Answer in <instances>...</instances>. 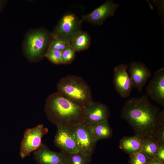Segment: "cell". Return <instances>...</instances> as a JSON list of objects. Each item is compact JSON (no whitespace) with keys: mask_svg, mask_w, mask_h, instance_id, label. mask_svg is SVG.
<instances>
[{"mask_svg":"<svg viewBox=\"0 0 164 164\" xmlns=\"http://www.w3.org/2000/svg\"><path fill=\"white\" fill-rule=\"evenodd\" d=\"M121 117L135 135L142 139H154L164 126V110L153 105L145 95L127 100L122 107Z\"/></svg>","mask_w":164,"mask_h":164,"instance_id":"1","label":"cell"},{"mask_svg":"<svg viewBox=\"0 0 164 164\" xmlns=\"http://www.w3.org/2000/svg\"><path fill=\"white\" fill-rule=\"evenodd\" d=\"M44 112L49 121L56 126L70 127L85 122L84 107L75 103L58 92L48 96Z\"/></svg>","mask_w":164,"mask_h":164,"instance_id":"2","label":"cell"},{"mask_svg":"<svg viewBox=\"0 0 164 164\" xmlns=\"http://www.w3.org/2000/svg\"><path fill=\"white\" fill-rule=\"evenodd\" d=\"M57 87L58 92L80 106L84 107L93 101L89 86L80 77L70 75L62 77Z\"/></svg>","mask_w":164,"mask_h":164,"instance_id":"3","label":"cell"},{"mask_svg":"<svg viewBox=\"0 0 164 164\" xmlns=\"http://www.w3.org/2000/svg\"><path fill=\"white\" fill-rule=\"evenodd\" d=\"M52 39L51 33L44 30L29 34L25 44V52L28 58L34 61L44 56Z\"/></svg>","mask_w":164,"mask_h":164,"instance_id":"4","label":"cell"},{"mask_svg":"<svg viewBox=\"0 0 164 164\" xmlns=\"http://www.w3.org/2000/svg\"><path fill=\"white\" fill-rule=\"evenodd\" d=\"M48 132V128L43 124L26 129L20 145L19 154L21 158L23 159L38 149L43 144V137Z\"/></svg>","mask_w":164,"mask_h":164,"instance_id":"5","label":"cell"},{"mask_svg":"<svg viewBox=\"0 0 164 164\" xmlns=\"http://www.w3.org/2000/svg\"><path fill=\"white\" fill-rule=\"evenodd\" d=\"M82 22L74 14L67 13L60 19L53 32L52 38H59L70 42L73 37L81 30Z\"/></svg>","mask_w":164,"mask_h":164,"instance_id":"6","label":"cell"},{"mask_svg":"<svg viewBox=\"0 0 164 164\" xmlns=\"http://www.w3.org/2000/svg\"><path fill=\"white\" fill-rule=\"evenodd\" d=\"M56 127L57 132L54 141L55 145L61 152L67 154L79 152L75 136L70 128L60 125Z\"/></svg>","mask_w":164,"mask_h":164,"instance_id":"7","label":"cell"},{"mask_svg":"<svg viewBox=\"0 0 164 164\" xmlns=\"http://www.w3.org/2000/svg\"><path fill=\"white\" fill-rule=\"evenodd\" d=\"M70 128L73 132L80 151L92 156L97 142L91 135L86 124H79Z\"/></svg>","mask_w":164,"mask_h":164,"instance_id":"8","label":"cell"},{"mask_svg":"<svg viewBox=\"0 0 164 164\" xmlns=\"http://www.w3.org/2000/svg\"><path fill=\"white\" fill-rule=\"evenodd\" d=\"M119 6L112 0L107 1L90 13L82 16V21L101 25L108 17L113 16Z\"/></svg>","mask_w":164,"mask_h":164,"instance_id":"9","label":"cell"},{"mask_svg":"<svg viewBox=\"0 0 164 164\" xmlns=\"http://www.w3.org/2000/svg\"><path fill=\"white\" fill-rule=\"evenodd\" d=\"M33 155L38 164H68L67 154L52 151L44 143L33 152Z\"/></svg>","mask_w":164,"mask_h":164,"instance_id":"10","label":"cell"},{"mask_svg":"<svg viewBox=\"0 0 164 164\" xmlns=\"http://www.w3.org/2000/svg\"><path fill=\"white\" fill-rule=\"evenodd\" d=\"M128 64H121L114 69L113 83L115 89L121 97H128L133 87L127 70Z\"/></svg>","mask_w":164,"mask_h":164,"instance_id":"11","label":"cell"},{"mask_svg":"<svg viewBox=\"0 0 164 164\" xmlns=\"http://www.w3.org/2000/svg\"><path fill=\"white\" fill-rule=\"evenodd\" d=\"M147 95L158 104L164 106V68L154 73L146 89Z\"/></svg>","mask_w":164,"mask_h":164,"instance_id":"12","label":"cell"},{"mask_svg":"<svg viewBox=\"0 0 164 164\" xmlns=\"http://www.w3.org/2000/svg\"><path fill=\"white\" fill-rule=\"evenodd\" d=\"M128 72L132 87L141 92L152 76L151 71L144 63L134 61L130 63Z\"/></svg>","mask_w":164,"mask_h":164,"instance_id":"13","label":"cell"},{"mask_svg":"<svg viewBox=\"0 0 164 164\" xmlns=\"http://www.w3.org/2000/svg\"><path fill=\"white\" fill-rule=\"evenodd\" d=\"M84 123L91 124L108 121L110 111L108 106L93 101L84 107Z\"/></svg>","mask_w":164,"mask_h":164,"instance_id":"14","label":"cell"},{"mask_svg":"<svg viewBox=\"0 0 164 164\" xmlns=\"http://www.w3.org/2000/svg\"><path fill=\"white\" fill-rule=\"evenodd\" d=\"M86 125L91 135L96 142L99 140L110 138L112 136V130L108 121Z\"/></svg>","mask_w":164,"mask_h":164,"instance_id":"15","label":"cell"},{"mask_svg":"<svg viewBox=\"0 0 164 164\" xmlns=\"http://www.w3.org/2000/svg\"><path fill=\"white\" fill-rule=\"evenodd\" d=\"M143 139L135 135L132 136H126L119 142V148L129 155L141 150Z\"/></svg>","mask_w":164,"mask_h":164,"instance_id":"16","label":"cell"},{"mask_svg":"<svg viewBox=\"0 0 164 164\" xmlns=\"http://www.w3.org/2000/svg\"><path fill=\"white\" fill-rule=\"evenodd\" d=\"M91 43V39L89 34L81 30L71 40L70 46L76 52H80L87 49Z\"/></svg>","mask_w":164,"mask_h":164,"instance_id":"17","label":"cell"},{"mask_svg":"<svg viewBox=\"0 0 164 164\" xmlns=\"http://www.w3.org/2000/svg\"><path fill=\"white\" fill-rule=\"evenodd\" d=\"M159 143L154 139H143L141 151L143 152L150 159L154 158Z\"/></svg>","mask_w":164,"mask_h":164,"instance_id":"18","label":"cell"},{"mask_svg":"<svg viewBox=\"0 0 164 164\" xmlns=\"http://www.w3.org/2000/svg\"><path fill=\"white\" fill-rule=\"evenodd\" d=\"M67 154L68 164H90L91 161V156L84 154L80 151Z\"/></svg>","mask_w":164,"mask_h":164,"instance_id":"19","label":"cell"},{"mask_svg":"<svg viewBox=\"0 0 164 164\" xmlns=\"http://www.w3.org/2000/svg\"><path fill=\"white\" fill-rule=\"evenodd\" d=\"M152 159L142 151L129 155L130 164H148Z\"/></svg>","mask_w":164,"mask_h":164,"instance_id":"20","label":"cell"},{"mask_svg":"<svg viewBox=\"0 0 164 164\" xmlns=\"http://www.w3.org/2000/svg\"><path fill=\"white\" fill-rule=\"evenodd\" d=\"M62 51L55 49H48L44 56L53 63L57 65L63 64Z\"/></svg>","mask_w":164,"mask_h":164,"instance_id":"21","label":"cell"},{"mask_svg":"<svg viewBox=\"0 0 164 164\" xmlns=\"http://www.w3.org/2000/svg\"><path fill=\"white\" fill-rule=\"evenodd\" d=\"M70 46L69 41L59 38H52L48 49L63 51Z\"/></svg>","mask_w":164,"mask_h":164,"instance_id":"22","label":"cell"},{"mask_svg":"<svg viewBox=\"0 0 164 164\" xmlns=\"http://www.w3.org/2000/svg\"><path fill=\"white\" fill-rule=\"evenodd\" d=\"M62 56L63 64H70L75 58L76 52L70 46L62 51Z\"/></svg>","mask_w":164,"mask_h":164,"instance_id":"23","label":"cell"},{"mask_svg":"<svg viewBox=\"0 0 164 164\" xmlns=\"http://www.w3.org/2000/svg\"><path fill=\"white\" fill-rule=\"evenodd\" d=\"M154 158L164 162V144H159Z\"/></svg>","mask_w":164,"mask_h":164,"instance_id":"24","label":"cell"},{"mask_svg":"<svg viewBox=\"0 0 164 164\" xmlns=\"http://www.w3.org/2000/svg\"><path fill=\"white\" fill-rule=\"evenodd\" d=\"M154 139L159 144H164V126L158 132Z\"/></svg>","mask_w":164,"mask_h":164,"instance_id":"25","label":"cell"},{"mask_svg":"<svg viewBox=\"0 0 164 164\" xmlns=\"http://www.w3.org/2000/svg\"><path fill=\"white\" fill-rule=\"evenodd\" d=\"M148 164H164V162L155 158H154L151 159Z\"/></svg>","mask_w":164,"mask_h":164,"instance_id":"26","label":"cell"},{"mask_svg":"<svg viewBox=\"0 0 164 164\" xmlns=\"http://www.w3.org/2000/svg\"><path fill=\"white\" fill-rule=\"evenodd\" d=\"M1 5V1H0V7Z\"/></svg>","mask_w":164,"mask_h":164,"instance_id":"27","label":"cell"}]
</instances>
